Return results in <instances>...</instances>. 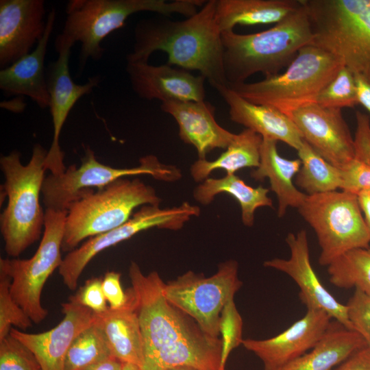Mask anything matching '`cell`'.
Wrapping results in <instances>:
<instances>
[{
  "mask_svg": "<svg viewBox=\"0 0 370 370\" xmlns=\"http://www.w3.org/2000/svg\"><path fill=\"white\" fill-rule=\"evenodd\" d=\"M219 335H221V354L220 369L225 365L232 351L242 345L243 319L238 312L234 299H232L223 308L219 319Z\"/></svg>",
  "mask_w": 370,
  "mask_h": 370,
  "instance_id": "obj_35",
  "label": "cell"
},
{
  "mask_svg": "<svg viewBox=\"0 0 370 370\" xmlns=\"http://www.w3.org/2000/svg\"><path fill=\"white\" fill-rule=\"evenodd\" d=\"M123 362L111 356L103 360L94 363L82 370H122Z\"/></svg>",
  "mask_w": 370,
  "mask_h": 370,
  "instance_id": "obj_44",
  "label": "cell"
},
{
  "mask_svg": "<svg viewBox=\"0 0 370 370\" xmlns=\"http://www.w3.org/2000/svg\"><path fill=\"white\" fill-rule=\"evenodd\" d=\"M313 45L370 79V0H302Z\"/></svg>",
  "mask_w": 370,
  "mask_h": 370,
  "instance_id": "obj_7",
  "label": "cell"
},
{
  "mask_svg": "<svg viewBox=\"0 0 370 370\" xmlns=\"http://www.w3.org/2000/svg\"><path fill=\"white\" fill-rule=\"evenodd\" d=\"M343 182L341 190L357 194L363 190H370V165L352 160L340 169Z\"/></svg>",
  "mask_w": 370,
  "mask_h": 370,
  "instance_id": "obj_39",
  "label": "cell"
},
{
  "mask_svg": "<svg viewBox=\"0 0 370 370\" xmlns=\"http://www.w3.org/2000/svg\"><path fill=\"white\" fill-rule=\"evenodd\" d=\"M297 153L301 166L295 183L307 195L341 189L343 182L340 169L323 158L305 140Z\"/></svg>",
  "mask_w": 370,
  "mask_h": 370,
  "instance_id": "obj_30",
  "label": "cell"
},
{
  "mask_svg": "<svg viewBox=\"0 0 370 370\" xmlns=\"http://www.w3.org/2000/svg\"><path fill=\"white\" fill-rule=\"evenodd\" d=\"M301 5V0H217L216 17L223 32L238 25L276 24Z\"/></svg>",
  "mask_w": 370,
  "mask_h": 370,
  "instance_id": "obj_27",
  "label": "cell"
},
{
  "mask_svg": "<svg viewBox=\"0 0 370 370\" xmlns=\"http://www.w3.org/2000/svg\"><path fill=\"white\" fill-rule=\"evenodd\" d=\"M67 210L46 209L43 235L39 246L29 259L0 258V269L11 278L12 297L33 323L48 315L41 304L43 287L49 276L59 269Z\"/></svg>",
  "mask_w": 370,
  "mask_h": 370,
  "instance_id": "obj_11",
  "label": "cell"
},
{
  "mask_svg": "<svg viewBox=\"0 0 370 370\" xmlns=\"http://www.w3.org/2000/svg\"><path fill=\"white\" fill-rule=\"evenodd\" d=\"M302 138L329 163L342 169L354 159V138L341 110L316 103L300 108L291 116Z\"/></svg>",
  "mask_w": 370,
  "mask_h": 370,
  "instance_id": "obj_16",
  "label": "cell"
},
{
  "mask_svg": "<svg viewBox=\"0 0 370 370\" xmlns=\"http://www.w3.org/2000/svg\"><path fill=\"white\" fill-rule=\"evenodd\" d=\"M43 0L0 1V68L5 69L32 51L46 29Z\"/></svg>",
  "mask_w": 370,
  "mask_h": 370,
  "instance_id": "obj_18",
  "label": "cell"
},
{
  "mask_svg": "<svg viewBox=\"0 0 370 370\" xmlns=\"http://www.w3.org/2000/svg\"><path fill=\"white\" fill-rule=\"evenodd\" d=\"M56 18V11L53 8L47 16L44 35L36 48L0 71V88L4 94L28 97L42 109L50 105L45 59Z\"/></svg>",
  "mask_w": 370,
  "mask_h": 370,
  "instance_id": "obj_22",
  "label": "cell"
},
{
  "mask_svg": "<svg viewBox=\"0 0 370 370\" xmlns=\"http://www.w3.org/2000/svg\"><path fill=\"white\" fill-rule=\"evenodd\" d=\"M220 370H224V369H220Z\"/></svg>",
  "mask_w": 370,
  "mask_h": 370,
  "instance_id": "obj_48",
  "label": "cell"
},
{
  "mask_svg": "<svg viewBox=\"0 0 370 370\" xmlns=\"http://www.w3.org/2000/svg\"><path fill=\"white\" fill-rule=\"evenodd\" d=\"M343 62L314 45L301 48L285 71L264 79L227 86L247 101L274 108L291 118L293 112L316 102Z\"/></svg>",
  "mask_w": 370,
  "mask_h": 370,
  "instance_id": "obj_6",
  "label": "cell"
},
{
  "mask_svg": "<svg viewBox=\"0 0 370 370\" xmlns=\"http://www.w3.org/2000/svg\"><path fill=\"white\" fill-rule=\"evenodd\" d=\"M332 370H370V347L356 350Z\"/></svg>",
  "mask_w": 370,
  "mask_h": 370,
  "instance_id": "obj_42",
  "label": "cell"
},
{
  "mask_svg": "<svg viewBox=\"0 0 370 370\" xmlns=\"http://www.w3.org/2000/svg\"><path fill=\"white\" fill-rule=\"evenodd\" d=\"M297 210L315 232L321 266L328 267L350 251L369 247L370 234L356 194L341 190L307 195Z\"/></svg>",
  "mask_w": 370,
  "mask_h": 370,
  "instance_id": "obj_9",
  "label": "cell"
},
{
  "mask_svg": "<svg viewBox=\"0 0 370 370\" xmlns=\"http://www.w3.org/2000/svg\"><path fill=\"white\" fill-rule=\"evenodd\" d=\"M200 213L199 207L188 201L164 208L160 206L144 205L122 225L90 237L80 247L69 251L58 269L62 282L69 290L74 291L84 269L101 251L149 229L179 230L192 217H198Z\"/></svg>",
  "mask_w": 370,
  "mask_h": 370,
  "instance_id": "obj_13",
  "label": "cell"
},
{
  "mask_svg": "<svg viewBox=\"0 0 370 370\" xmlns=\"http://www.w3.org/2000/svg\"><path fill=\"white\" fill-rule=\"evenodd\" d=\"M356 121L353 160L370 165V117L357 111Z\"/></svg>",
  "mask_w": 370,
  "mask_h": 370,
  "instance_id": "obj_40",
  "label": "cell"
},
{
  "mask_svg": "<svg viewBox=\"0 0 370 370\" xmlns=\"http://www.w3.org/2000/svg\"><path fill=\"white\" fill-rule=\"evenodd\" d=\"M111 356L106 338L95 322L73 341L65 357L64 370H82Z\"/></svg>",
  "mask_w": 370,
  "mask_h": 370,
  "instance_id": "obj_32",
  "label": "cell"
},
{
  "mask_svg": "<svg viewBox=\"0 0 370 370\" xmlns=\"http://www.w3.org/2000/svg\"><path fill=\"white\" fill-rule=\"evenodd\" d=\"M11 282L10 275L0 269V341L10 334L12 325L25 332L33 323L12 297Z\"/></svg>",
  "mask_w": 370,
  "mask_h": 370,
  "instance_id": "obj_34",
  "label": "cell"
},
{
  "mask_svg": "<svg viewBox=\"0 0 370 370\" xmlns=\"http://www.w3.org/2000/svg\"><path fill=\"white\" fill-rule=\"evenodd\" d=\"M277 143L263 138L259 166L251 172L250 176L256 181L269 179L271 190L278 199V217L281 218L288 207L298 208L307 195L299 190L293 182L300 169V160L282 157L278 152Z\"/></svg>",
  "mask_w": 370,
  "mask_h": 370,
  "instance_id": "obj_25",
  "label": "cell"
},
{
  "mask_svg": "<svg viewBox=\"0 0 370 370\" xmlns=\"http://www.w3.org/2000/svg\"><path fill=\"white\" fill-rule=\"evenodd\" d=\"M269 192V188L262 186L256 188L250 186L236 174H226L220 178L208 177L204 180L195 188L193 196L197 202L207 206L221 193L230 195L240 205L243 223L251 227L258 208L273 207Z\"/></svg>",
  "mask_w": 370,
  "mask_h": 370,
  "instance_id": "obj_28",
  "label": "cell"
},
{
  "mask_svg": "<svg viewBox=\"0 0 370 370\" xmlns=\"http://www.w3.org/2000/svg\"><path fill=\"white\" fill-rule=\"evenodd\" d=\"M273 27L257 33L241 34L234 30L221 33L225 76L227 85L245 82L260 73L264 77L280 74L305 46L313 45V34L306 8Z\"/></svg>",
  "mask_w": 370,
  "mask_h": 370,
  "instance_id": "obj_3",
  "label": "cell"
},
{
  "mask_svg": "<svg viewBox=\"0 0 370 370\" xmlns=\"http://www.w3.org/2000/svg\"><path fill=\"white\" fill-rule=\"evenodd\" d=\"M327 267L332 285L358 288L370 296V247L350 251Z\"/></svg>",
  "mask_w": 370,
  "mask_h": 370,
  "instance_id": "obj_31",
  "label": "cell"
},
{
  "mask_svg": "<svg viewBox=\"0 0 370 370\" xmlns=\"http://www.w3.org/2000/svg\"><path fill=\"white\" fill-rule=\"evenodd\" d=\"M358 201L364 220L370 234V190H363L357 194Z\"/></svg>",
  "mask_w": 370,
  "mask_h": 370,
  "instance_id": "obj_45",
  "label": "cell"
},
{
  "mask_svg": "<svg viewBox=\"0 0 370 370\" xmlns=\"http://www.w3.org/2000/svg\"><path fill=\"white\" fill-rule=\"evenodd\" d=\"M69 301L86 307L96 314H101L108 309L102 290V278H99L86 280L76 294L69 297Z\"/></svg>",
  "mask_w": 370,
  "mask_h": 370,
  "instance_id": "obj_38",
  "label": "cell"
},
{
  "mask_svg": "<svg viewBox=\"0 0 370 370\" xmlns=\"http://www.w3.org/2000/svg\"><path fill=\"white\" fill-rule=\"evenodd\" d=\"M140 175L164 182H175L182 177L179 168L161 162L153 155L142 157L137 166L115 168L101 163L94 151L87 147L79 166L72 164L60 175L50 173L45 177L41 191L42 200L46 209L67 210L88 189H101L120 178Z\"/></svg>",
  "mask_w": 370,
  "mask_h": 370,
  "instance_id": "obj_10",
  "label": "cell"
},
{
  "mask_svg": "<svg viewBox=\"0 0 370 370\" xmlns=\"http://www.w3.org/2000/svg\"><path fill=\"white\" fill-rule=\"evenodd\" d=\"M102 290L110 309L117 310L127 304L128 292L122 288L120 273L113 271L106 273L102 278Z\"/></svg>",
  "mask_w": 370,
  "mask_h": 370,
  "instance_id": "obj_41",
  "label": "cell"
},
{
  "mask_svg": "<svg viewBox=\"0 0 370 370\" xmlns=\"http://www.w3.org/2000/svg\"><path fill=\"white\" fill-rule=\"evenodd\" d=\"M122 370H140V367L132 363H123Z\"/></svg>",
  "mask_w": 370,
  "mask_h": 370,
  "instance_id": "obj_46",
  "label": "cell"
},
{
  "mask_svg": "<svg viewBox=\"0 0 370 370\" xmlns=\"http://www.w3.org/2000/svg\"><path fill=\"white\" fill-rule=\"evenodd\" d=\"M346 306L353 329L360 334L370 347V296L355 288Z\"/></svg>",
  "mask_w": 370,
  "mask_h": 370,
  "instance_id": "obj_37",
  "label": "cell"
},
{
  "mask_svg": "<svg viewBox=\"0 0 370 370\" xmlns=\"http://www.w3.org/2000/svg\"><path fill=\"white\" fill-rule=\"evenodd\" d=\"M160 108L175 120L180 138L196 149L198 159H206L215 149H226L235 136L217 122L214 106L205 100L168 101Z\"/></svg>",
  "mask_w": 370,
  "mask_h": 370,
  "instance_id": "obj_21",
  "label": "cell"
},
{
  "mask_svg": "<svg viewBox=\"0 0 370 370\" xmlns=\"http://www.w3.org/2000/svg\"><path fill=\"white\" fill-rule=\"evenodd\" d=\"M262 137L245 129L235 136L230 144L217 159H198L190 168V175L197 182L209 177L215 170H224L227 175L235 174L245 168H257L260 164Z\"/></svg>",
  "mask_w": 370,
  "mask_h": 370,
  "instance_id": "obj_29",
  "label": "cell"
},
{
  "mask_svg": "<svg viewBox=\"0 0 370 370\" xmlns=\"http://www.w3.org/2000/svg\"><path fill=\"white\" fill-rule=\"evenodd\" d=\"M128 300L123 308L108 309L96 314V324L103 332L112 356L123 363H132L141 367L143 342L134 291L127 289Z\"/></svg>",
  "mask_w": 370,
  "mask_h": 370,
  "instance_id": "obj_24",
  "label": "cell"
},
{
  "mask_svg": "<svg viewBox=\"0 0 370 370\" xmlns=\"http://www.w3.org/2000/svg\"><path fill=\"white\" fill-rule=\"evenodd\" d=\"M160 202L156 190L138 177L120 178L96 192L88 189L67 210L62 249L69 252L83 240L122 225L138 206Z\"/></svg>",
  "mask_w": 370,
  "mask_h": 370,
  "instance_id": "obj_8",
  "label": "cell"
},
{
  "mask_svg": "<svg viewBox=\"0 0 370 370\" xmlns=\"http://www.w3.org/2000/svg\"><path fill=\"white\" fill-rule=\"evenodd\" d=\"M72 45L55 40L58 58L47 66V82L50 97V112L53 136L45 158V169L53 175H60L66 169L64 164V152L59 139L65 121L74 105L84 95L90 93L101 81L94 76L83 84L73 82L69 71V58Z\"/></svg>",
  "mask_w": 370,
  "mask_h": 370,
  "instance_id": "obj_14",
  "label": "cell"
},
{
  "mask_svg": "<svg viewBox=\"0 0 370 370\" xmlns=\"http://www.w3.org/2000/svg\"><path fill=\"white\" fill-rule=\"evenodd\" d=\"M354 79L358 104H361L370 115V79L360 74H354Z\"/></svg>",
  "mask_w": 370,
  "mask_h": 370,
  "instance_id": "obj_43",
  "label": "cell"
},
{
  "mask_svg": "<svg viewBox=\"0 0 370 370\" xmlns=\"http://www.w3.org/2000/svg\"><path fill=\"white\" fill-rule=\"evenodd\" d=\"M332 320L323 310L307 309L301 319L278 335L265 339H243L242 345L262 362L264 370H278L310 350Z\"/></svg>",
  "mask_w": 370,
  "mask_h": 370,
  "instance_id": "obj_17",
  "label": "cell"
},
{
  "mask_svg": "<svg viewBox=\"0 0 370 370\" xmlns=\"http://www.w3.org/2000/svg\"><path fill=\"white\" fill-rule=\"evenodd\" d=\"M204 0H70L66 20L56 40L73 46L81 44L79 71L89 59L100 60L103 39L125 25L127 18L139 12H151L170 16L177 13L190 17L199 11Z\"/></svg>",
  "mask_w": 370,
  "mask_h": 370,
  "instance_id": "obj_4",
  "label": "cell"
},
{
  "mask_svg": "<svg viewBox=\"0 0 370 370\" xmlns=\"http://www.w3.org/2000/svg\"><path fill=\"white\" fill-rule=\"evenodd\" d=\"M286 242L290 249L288 259L275 258L265 261V267L281 271L297 284L299 297L307 309H319L327 312L332 319L354 330L349 321L346 304L340 303L324 287L310 260L307 233L301 230L296 234L288 233Z\"/></svg>",
  "mask_w": 370,
  "mask_h": 370,
  "instance_id": "obj_15",
  "label": "cell"
},
{
  "mask_svg": "<svg viewBox=\"0 0 370 370\" xmlns=\"http://www.w3.org/2000/svg\"><path fill=\"white\" fill-rule=\"evenodd\" d=\"M216 5L217 0L206 1L196 14L183 21L161 14L139 21L127 62H147L153 52L162 51L168 56V64L199 71L213 88L227 86Z\"/></svg>",
  "mask_w": 370,
  "mask_h": 370,
  "instance_id": "obj_2",
  "label": "cell"
},
{
  "mask_svg": "<svg viewBox=\"0 0 370 370\" xmlns=\"http://www.w3.org/2000/svg\"><path fill=\"white\" fill-rule=\"evenodd\" d=\"M47 151L40 144L34 146L26 165L21 161V153L13 150L0 158L5 176L1 186L8 197L6 207L0 217V227L5 251L18 257L38 241L44 229L45 212L40 204L45 177Z\"/></svg>",
  "mask_w": 370,
  "mask_h": 370,
  "instance_id": "obj_5",
  "label": "cell"
},
{
  "mask_svg": "<svg viewBox=\"0 0 370 370\" xmlns=\"http://www.w3.org/2000/svg\"><path fill=\"white\" fill-rule=\"evenodd\" d=\"M214 88L228 106L233 122L255 132L262 138L282 141L297 151L301 146L302 136L286 114L274 108L249 102L225 85Z\"/></svg>",
  "mask_w": 370,
  "mask_h": 370,
  "instance_id": "obj_23",
  "label": "cell"
},
{
  "mask_svg": "<svg viewBox=\"0 0 370 370\" xmlns=\"http://www.w3.org/2000/svg\"><path fill=\"white\" fill-rule=\"evenodd\" d=\"M315 103L324 108L341 110L358 104L354 73L343 66L321 90Z\"/></svg>",
  "mask_w": 370,
  "mask_h": 370,
  "instance_id": "obj_33",
  "label": "cell"
},
{
  "mask_svg": "<svg viewBox=\"0 0 370 370\" xmlns=\"http://www.w3.org/2000/svg\"><path fill=\"white\" fill-rule=\"evenodd\" d=\"M366 342L356 330L334 320L308 352L278 370H332Z\"/></svg>",
  "mask_w": 370,
  "mask_h": 370,
  "instance_id": "obj_26",
  "label": "cell"
},
{
  "mask_svg": "<svg viewBox=\"0 0 370 370\" xmlns=\"http://www.w3.org/2000/svg\"><path fill=\"white\" fill-rule=\"evenodd\" d=\"M236 260L221 262L217 272L205 277L188 271L164 283L163 292L173 306L193 318L208 334L219 338L220 315L242 286Z\"/></svg>",
  "mask_w": 370,
  "mask_h": 370,
  "instance_id": "obj_12",
  "label": "cell"
},
{
  "mask_svg": "<svg viewBox=\"0 0 370 370\" xmlns=\"http://www.w3.org/2000/svg\"><path fill=\"white\" fill-rule=\"evenodd\" d=\"M0 370H42L34 353L10 334L0 341Z\"/></svg>",
  "mask_w": 370,
  "mask_h": 370,
  "instance_id": "obj_36",
  "label": "cell"
},
{
  "mask_svg": "<svg viewBox=\"0 0 370 370\" xmlns=\"http://www.w3.org/2000/svg\"><path fill=\"white\" fill-rule=\"evenodd\" d=\"M126 72L134 92L141 99L168 101L205 100L206 78L171 65L127 62Z\"/></svg>",
  "mask_w": 370,
  "mask_h": 370,
  "instance_id": "obj_19",
  "label": "cell"
},
{
  "mask_svg": "<svg viewBox=\"0 0 370 370\" xmlns=\"http://www.w3.org/2000/svg\"><path fill=\"white\" fill-rule=\"evenodd\" d=\"M62 320L46 332L29 334L10 330V334L34 353L42 370H64L65 357L73 341L97 319L90 309L71 301L62 305Z\"/></svg>",
  "mask_w": 370,
  "mask_h": 370,
  "instance_id": "obj_20",
  "label": "cell"
},
{
  "mask_svg": "<svg viewBox=\"0 0 370 370\" xmlns=\"http://www.w3.org/2000/svg\"><path fill=\"white\" fill-rule=\"evenodd\" d=\"M139 318L143 362L140 370L188 366L220 370L221 342L206 333L190 316L171 304L156 271L145 275L135 262L129 267Z\"/></svg>",
  "mask_w": 370,
  "mask_h": 370,
  "instance_id": "obj_1",
  "label": "cell"
},
{
  "mask_svg": "<svg viewBox=\"0 0 370 370\" xmlns=\"http://www.w3.org/2000/svg\"><path fill=\"white\" fill-rule=\"evenodd\" d=\"M167 370H197V369L190 367H188V366H179V367H175L169 369Z\"/></svg>",
  "mask_w": 370,
  "mask_h": 370,
  "instance_id": "obj_47",
  "label": "cell"
}]
</instances>
